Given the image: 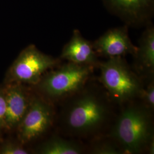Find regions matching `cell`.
<instances>
[{
	"label": "cell",
	"instance_id": "5bb4252c",
	"mask_svg": "<svg viewBox=\"0 0 154 154\" xmlns=\"http://www.w3.org/2000/svg\"><path fill=\"white\" fill-rule=\"evenodd\" d=\"M147 83H144L143 89L139 99L149 109L154 111V78L144 79Z\"/></svg>",
	"mask_w": 154,
	"mask_h": 154
},
{
	"label": "cell",
	"instance_id": "30bf717a",
	"mask_svg": "<svg viewBox=\"0 0 154 154\" xmlns=\"http://www.w3.org/2000/svg\"><path fill=\"white\" fill-rule=\"evenodd\" d=\"M93 43L85 38L78 30L73 31L70 41L63 48L60 58L78 65L97 67L100 61Z\"/></svg>",
	"mask_w": 154,
	"mask_h": 154
},
{
	"label": "cell",
	"instance_id": "7c38bea8",
	"mask_svg": "<svg viewBox=\"0 0 154 154\" xmlns=\"http://www.w3.org/2000/svg\"><path fill=\"white\" fill-rule=\"evenodd\" d=\"M82 144L72 140L54 137L42 144L38 152L42 154H81L85 152Z\"/></svg>",
	"mask_w": 154,
	"mask_h": 154
},
{
	"label": "cell",
	"instance_id": "5b68a950",
	"mask_svg": "<svg viewBox=\"0 0 154 154\" xmlns=\"http://www.w3.org/2000/svg\"><path fill=\"white\" fill-rule=\"evenodd\" d=\"M60 60L40 51L34 45L23 50L7 74L9 83H27L36 85L48 70L59 65Z\"/></svg>",
	"mask_w": 154,
	"mask_h": 154
},
{
	"label": "cell",
	"instance_id": "4fadbf2b",
	"mask_svg": "<svg viewBox=\"0 0 154 154\" xmlns=\"http://www.w3.org/2000/svg\"><path fill=\"white\" fill-rule=\"evenodd\" d=\"M94 138L87 150L88 154H125L120 146L109 135L107 137L98 135Z\"/></svg>",
	"mask_w": 154,
	"mask_h": 154
},
{
	"label": "cell",
	"instance_id": "8fae6325",
	"mask_svg": "<svg viewBox=\"0 0 154 154\" xmlns=\"http://www.w3.org/2000/svg\"><path fill=\"white\" fill-rule=\"evenodd\" d=\"M134 57V71L143 80L154 78V28L149 23L139 40Z\"/></svg>",
	"mask_w": 154,
	"mask_h": 154
},
{
	"label": "cell",
	"instance_id": "6da1fadb",
	"mask_svg": "<svg viewBox=\"0 0 154 154\" xmlns=\"http://www.w3.org/2000/svg\"><path fill=\"white\" fill-rule=\"evenodd\" d=\"M64 102L60 125L67 135L86 138L99 135L112 116V100L105 88L88 83Z\"/></svg>",
	"mask_w": 154,
	"mask_h": 154
},
{
	"label": "cell",
	"instance_id": "ba28073f",
	"mask_svg": "<svg viewBox=\"0 0 154 154\" xmlns=\"http://www.w3.org/2000/svg\"><path fill=\"white\" fill-rule=\"evenodd\" d=\"M95 51L98 56L107 58L135 54L137 46L130 38L128 26L112 28L107 30L99 38L93 42Z\"/></svg>",
	"mask_w": 154,
	"mask_h": 154
},
{
	"label": "cell",
	"instance_id": "9c48e42d",
	"mask_svg": "<svg viewBox=\"0 0 154 154\" xmlns=\"http://www.w3.org/2000/svg\"><path fill=\"white\" fill-rule=\"evenodd\" d=\"M4 89L6 99L5 127H17L26 113L32 97L21 83H9Z\"/></svg>",
	"mask_w": 154,
	"mask_h": 154
},
{
	"label": "cell",
	"instance_id": "9a60e30c",
	"mask_svg": "<svg viewBox=\"0 0 154 154\" xmlns=\"http://www.w3.org/2000/svg\"><path fill=\"white\" fill-rule=\"evenodd\" d=\"M28 151L21 145L17 143L8 142L1 147L0 154H27Z\"/></svg>",
	"mask_w": 154,
	"mask_h": 154
},
{
	"label": "cell",
	"instance_id": "8992f818",
	"mask_svg": "<svg viewBox=\"0 0 154 154\" xmlns=\"http://www.w3.org/2000/svg\"><path fill=\"white\" fill-rule=\"evenodd\" d=\"M54 118L51 104L42 98L33 97L26 113L17 127L21 143H29L42 136L51 126Z\"/></svg>",
	"mask_w": 154,
	"mask_h": 154
},
{
	"label": "cell",
	"instance_id": "3957f363",
	"mask_svg": "<svg viewBox=\"0 0 154 154\" xmlns=\"http://www.w3.org/2000/svg\"><path fill=\"white\" fill-rule=\"evenodd\" d=\"M99 80L112 102L124 105L139 99L144 82L123 57L100 62Z\"/></svg>",
	"mask_w": 154,
	"mask_h": 154
},
{
	"label": "cell",
	"instance_id": "277c9868",
	"mask_svg": "<svg viewBox=\"0 0 154 154\" xmlns=\"http://www.w3.org/2000/svg\"><path fill=\"white\" fill-rule=\"evenodd\" d=\"M94 67L67 62L46 72L37 86L45 97L53 100H63L79 91L88 83Z\"/></svg>",
	"mask_w": 154,
	"mask_h": 154
},
{
	"label": "cell",
	"instance_id": "2e32d148",
	"mask_svg": "<svg viewBox=\"0 0 154 154\" xmlns=\"http://www.w3.org/2000/svg\"><path fill=\"white\" fill-rule=\"evenodd\" d=\"M6 99L4 89H0V129L5 127Z\"/></svg>",
	"mask_w": 154,
	"mask_h": 154
},
{
	"label": "cell",
	"instance_id": "7a4b0ae2",
	"mask_svg": "<svg viewBox=\"0 0 154 154\" xmlns=\"http://www.w3.org/2000/svg\"><path fill=\"white\" fill-rule=\"evenodd\" d=\"M127 103L118 116L109 135L125 154H154L153 112L140 101Z\"/></svg>",
	"mask_w": 154,
	"mask_h": 154
},
{
	"label": "cell",
	"instance_id": "52a82bcc",
	"mask_svg": "<svg viewBox=\"0 0 154 154\" xmlns=\"http://www.w3.org/2000/svg\"><path fill=\"white\" fill-rule=\"evenodd\" d=\"M110 12L127 26H147L154 14V0H103Z\"/></svg>",
	"mask_w": 154,
	"mask_h": 154
}]
</instances>
